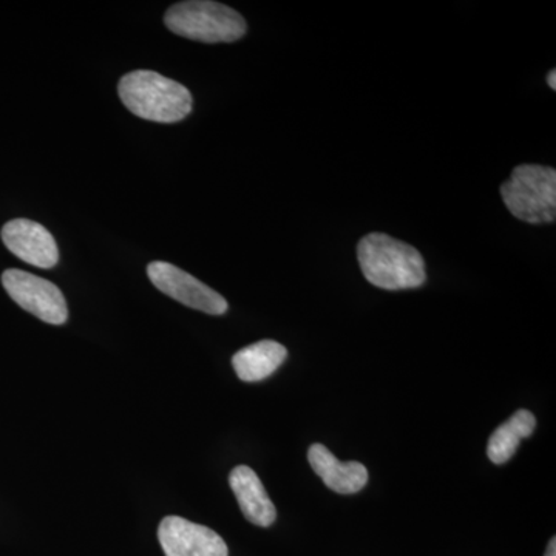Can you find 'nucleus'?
Returning <instances> with one entry per match:
<instances>
[{"label":"nucleus","instance_id":"f257e3e1","mask_svg":"<svg viewBox=\"0 0 556 556\" xmlns=\"http://www.w3.org/2000/svg\"><path fill=\"white\" fill-rule=\"evenodd\" d=\"M358 265L369 283L387 291L422 287L426 262L416 248L387 233H368L358 241Z\"/></svg>","mask_w":556,"mask_h":556},{"label":"nucleus","instance_id":"f03ea898","mask_svg":"<svg viewBox=\"0 0 556 556\" xmlns=\"http://www.w3.org/2000/svg\"><path fill=\"white\" fill-rule=\"evenodd\" d=\"M118 93L127 110L153 123H178L192 112L190 91L177 80L150 70H137L123 76Z\"/></svg>","mask_w":556,"mask_h":556},{"label":"nucleus","instance_id":"7ed1b4c3","mask_svg":"<svg viewBox=\"0 0 556 556\" xmlns=\"http://www.w3.org/2000/svg\"><path fill=\"white\" fill-rule=\"evenodd\" d=\"M175 35L204 43L236 42L247 35V21L230 7L208 0L175 3L164 16Z\"/></svg>","mask_w":556,"mask_h":556},{"label":"nucleus","instance_id":"20e7f679","mask_svg":"<svg viewBox=\"0 0 556 556\" xmlns=\"http://www.w3.org/2000/svg\"><path fill=\"white\" fill-rule=\"evenodd\" d=\"M501 197L510 214L530 225L555 223L556 170L538 164H521L501 186Z\"/></svg>","mask_w":556,"mask_h":556},{"label":"nucleus","instance_id":"39448f33","mask_svg":"<svg viewBox=\"0 0 556 556\" xmlns=\"http://www.w3.org/2000/svg\"><path fill=\"white\" fill-rule=\"evenodd\" d=\"M2 285L11 299L39 320L64 325L68 318L67 302L56 285L21 269L3 273Z\"/></svg>","mask_w":556,"mask_h":556},{"label":"nucleus","instance_id":"423d86ee","mask_svg":"<svg viewBox=\"0 0 556 556\" xmlns=\"http://www.w3.org/2000/svg\"><path fill=\"white\" fill-rule=\"evenodd\" d=\"M148 276L163 294L169 295L189 308L203 311L211 316H222L229 308L226 299L217 291L170 263H150Z\"/></svg>","mask_w":556,"mask_h":556},{"label":"nucleus","instance_id":"0eeeda50","mask_svg":"<svg viewBox=\"0 0 556 556\" xmlns=\"http://www.w3.org/2000/svg\"><path fill=\"white\" fill-rule=\"evenodd\" d=\"M159 540L166 556H229L228 546L217 532L185 518H164Z\"/></svg>","mask_w":556,"mask_h":556},{"label":"nucleus","instance_id":"6e6552de","mask_svg":"<svg viewBox=\"0 0 556 556\" xmlns=\"http://www.w3.org/2000/svg\"><path fill=\"white\" fill-rule=\"evenodd\" d=\"M2 240L11 254L36 268L50 269L60 262V249L53 236L31 219H11L3 226Z\"/></svg>","mask_w":556,"mask_h":556},{"label":"nucleus","instance_id":"1a4fd4ad","mask_svg":"<svg viewBox=\"0 0 556 556\" xmlns=\"http://www.w3.org/2000/svg\"><path fill=\"white\" fill-rule=\"evenodd\" d=\"M308 460L325 485L340 495H353L368 484V470L364 464L342 463L325 445H311Z\"/></svg>","mask_w":556,"mask_h":556},{"label":"nucleus","instance_id":"9d476101","mask_svg":"<svg viewBox=\"0 0 556 556\" xmlns=\"http://www.w3.org/2000/svg\"><path fill=\"white\" fill-rule=\"evenodd\" d=\"M229 484L249 522L258 527H269L276 521V506L266 493L257 473L251 467L233 468L230 471Z\"/></svg>","mask_w":556,"mask_h":556},{"label":"nucleus","instance_id":"9b49d317","mask_svg":"<svg viewBox=\"0 0 556 556\" xmlns=\"http://www.w3.org/2000/svg\"><path fill=\"white\" fill-rule=\"evenodd\" d=\"M288 351L274 340H260L233 354L232 367L243 382H260L281 367Z\"/></svg>","mask_w":556,"mask_h":556},{"label":"nucleus","instance_id":"f8f14e48","mask_svg":"<svg viewBox=\"0 0 556 556\" xmlns=\"http://www.w3.org/2000/svg\"><path fill=\"white\" fill-rule=\"evenodd\" d=\"M536 427V419L529 409H519L507 422L496 428L486 445V455L496 466L506 464L517 453L519 442L529 438Z\"/></svg>","mask_w":556,"mask_h":556},{"label":"nucleus","instance_id":"ddd939ff","mask_svg":"<svg viewBox=\"0 0 556 556\" xmlns=\"http://www.w3.org/2000/svg\"><path fill=\"white\" fill-rule=\"evenodd\" d=\"M544 556H556V540L552 538L551 543H548L546 555Z\"/></svg>","mask_w":556,"mask_h":556},{"label":"nucleus","instance_id":"4468645a","mask_svg":"<svg viewBox=\"0 0 556 556\" xmlns=\"http://www.w3.org/2000/svg\"><path fill=\"white\" fill-rule=\"evenodd\" d=\"M547 84L552 89L556 90V70H552V72L548 73Z\"/></svg>","mask_w":556,"mask_h":556}]
</instances>
